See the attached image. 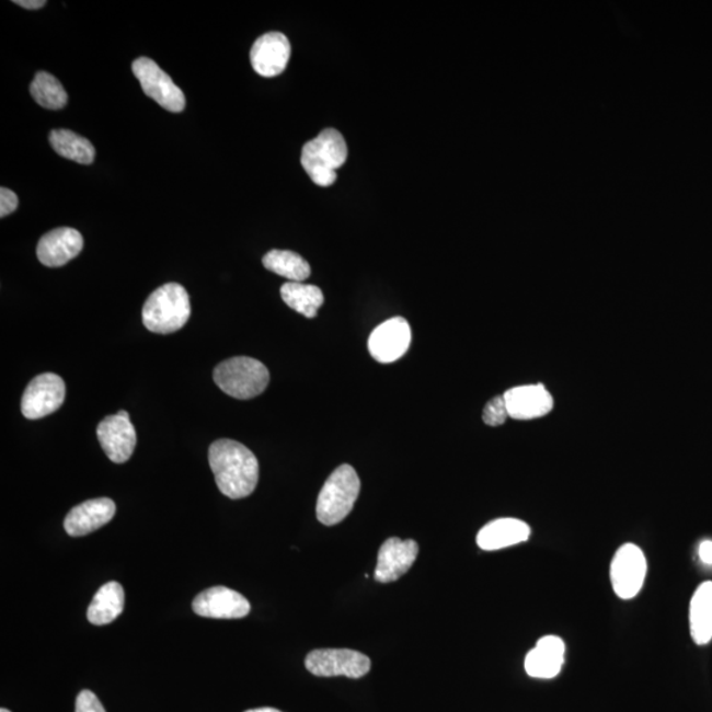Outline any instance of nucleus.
<instances>
[{"label": "nucleus", "instance_id": "obj_10", "mask_svg": "<svg viewBox=\"0 0 712 712\" xmlns=\"http://www.w3.org/2000/svg\"><path fill=\"white\" fill-rule=\"evenodd\" d=\"M411 340L410 323L401 317H394L374 330L368 340V349L379 364H393L403 358L411 346Z\"/></svg>", "mask_w": 712, "mask_h": 712}, {"label": "nucleus", "instance_id": "obj_29", "mask_svg": "<svg viewBox=\"0 0 712 712\" xmlns=\"http://www.w3.org/2000/svg\"><path fill=\"white\" fill-rule=\"evenodd\" d=\"M699 559H701L705 565H712V541H703L701 546H699Z\"/></svg>", "mask_w": 712, "mask_h": 712}, {"label": "nucleus", "instance_id": "obj_1", "mask_svg": "<svg viewBox=\"0 0 712 712\" xmlns=\"http://www.w3.org/2000/svg\"><path fill=\"white\" fill-rule=\"evenodd\" d=\"M209 464L219 491L230 498L248 497L259 482L254 452L234 439H218L209 449Z\"/></svg>", "mask_w": 712, "mask_h": 712}, {"label": "nucleus", "instance_id": "obj_12", "mask_svg": "<svg viewBox=\"0 0 712 712\" xmlns=\"http://www.w3.org/2000/svg\"><path fill=\"white\" fill-rule=\"evenodd\" d=\"M420 552L418 543L414 540H400L391 537L381 546L375 579L380 584H391L410 572Z\"/></svg>", "mask_w": 712, "mask_h": 712}, {"label": "nucleus", "instance_id": "obj_17", "mask_svg": "<svg viewBox=\"0 0 712 712\" xmlns=\"http://www.w3.org/2000/svg\"><path fill=\"white\" fill-rule=\"evenodd\" d=\"M509 417L515 420H535L552 412V394L542 384L515 387L503 394Z\"/></svg>", "mask_w": 712, "mask_h": 712}, {"label": "nucleus", "instance_id": "obj_2", "mask_svg": "<svg viewBox=\"0 0 712 712\" xmlns=\"http://www.w3.org/2000/svg\"><path fill=\"white\" fill-rule=\"evenodd\" d=\"M191 299L183 285L170 283L158 288L142 307L141 319L152 333L172 334L190 321Z\"/></svg>", "mask_w": 712, "mask_h": 712}, {"label": "nucleus", "instance_id": "obj_6", "mask_svg": "<svg viewBox=\"0 0 712 712\" xmlns=\"http://www.w3.org/2000/svg\"><path fill=\"white\" fill-rule=\"evenodd\" d=\"M133 71L145 92L161 107L171 113H181L186 106L185 95L170 76L148 57H140L133 64Z\"/></svg>", "mask_w": 712, "mask_h": 712}, {"label": "nucleus", "instance_id": "obj_26", "mask_svg": "<svg viewBox=\"0 0 712 712\" xmlns=\"http://www.w3.org/2000/svg\"><path fill=\"white\" fill-rule=\"evenodd\" d=\"M509 417L506 400L504 397H496L484 406L483 421L489 426H501Z\"/></svg>", "mask_w": 712, "mask_h": 712}, {"label": "nucleus", "instance_id": "obj_31", "mask_svg": "<svg viewBox=\"0 0 712 712\" xmlns=\"http://www.w3.org/2000/svg\"><path fill=\"white\" fill-rule=\"evenodd\" d=\"M245 712H282L280 710L272 709V708H262V709H254V710H249Z\"/></svg>", "mask_w": 712, "mask_h": 712}, {"label": "nucleus", "instance_id": "obj_28", "mask_svg": "<svg viewBox=\"0 0 712 712\" xmlns=\"http://www.w3.org/2000/svg\"><path fill=\"white\" fill-rule=\"evenodd\" d=\"M19 199L14 192L2 187L0 190V217L4 218L10 216L18 209Z\"/></svg>", "mask_w": 712, "mask_h": 712}, {"label": "nucleus", "instance_id": "obj_30", "mask_svg": "<svg viewBox=\"0 0 712 712\" xmlns=\"http://www.w3.org/2000/svg\"><path fill=\"white\" fill-rule=\"evenodd\" d=\"M14 3L27 10L43 9L44 5L47 4V2H44V0H18V2Z\"/></svg>", "mask_w": 712, "mask_h": 712}, {"label": "nucleus", "instance_id": "obj_3", "mask_svg": "<svg viewBox=\"0 0 712 712\" xmlns=\"http://www.w3.org/2000/svg\"><path fill=\"white\" fill-rule=\"evenodd\" d=\"M347 145L340 131L326 128L302 148L301 164L309 177L319 186L335 183L336 170L346 163Z\"/></svg>", "mask_w": 712, "mask_h": 712}, {"label": "nucleus", "instance_id": "obj_4", "mask_svg": "<svg viewBox=\"0 0 712 712\" xmlns=\"http://www.w3.org/2000/svg\"><path fill=\"white\" fill-rule=\"evenodd\" d=\"M360 492V479L349 464H342L329 476L317 501V519L336 526L352 513Z\"/></svg>", "mask_w": 712, "mask_h": 712}, {"label": "nucleus", "instance_id": "obj_7", "mask_svg": "<svg viewBox=\"0 0 712 712\" xmlns=\"http://www.w3.org/2000/svg\"><path fill=\"white\" fill-rule=\"evenodd\" d=\"M307 669L315 677L361 678L371 670V659L352 650H317L306 658Z\"/></svg>", "mask_w": 712, "mask_h": 712}, {"label": "nucleus", "instance_id": "obj_23", "mask_svg": "<svg viewBox=\"0 0 712 712\" xmlns=\"http://www.w3.org/2000/svg\"><path fill=\"white\" fill-rule=\"evenodd\" d=\"M280 294L290 309L307 319H314L325 301L322 290L315 285L290 282L283 285Z\"/></svg>", "mask_w": 712, "mask_h": 712}, {"label": "nucleus", "instance_id": "obj_32", "mask_svg": "<svg viewBox=\"0 0 712 712\" xmlns=\"http://www.w3.org/2000/svg\"><path fill=\"white\" fill-rule=\"evenodd\" d=\"M118 414L122 417L129 418V414L126 411H119Z\"/></svg>", "mask_w": 712, "mask_h": 712}, {"label": "nucleus", "instance_id": "obj_14", "mask_svg": "<svg viewBox=\"0 0 712 712\" xmlns=\"http://www.w3.org/2000/svg\"><path fill=\"white\" fill-rule=\"evenodd\" d=\"M290 43L280 32H269L252 45L250 58L252 68L263 77L282 74L289 62Z\"/></svg>", "mask_w": 712, "mask_h": 712}, {"label": "nucleus", "instance_id": "obj_27", "mask_svg": "<svg viewBox=\"0 0 712 712\" xmlns=\"http://www.w3.org/2000/svg\"><path fill=\"white\" fill-rule=\"evenodd\" d=\"M76 712H106L93 691L82 690L77 697Z\"/></svg>", "mask_w": 712, "mask_h": 712}, {"label": "nucleus", "instance_id": "obj_11", "mask_svg": "<svg viewBox=\"0 0 712 712\" xmlns=\"http://www.w3.org/2000/svg\"><path fill=\"white\" fill-rule=\"evenodd\" d=\"M193 611L203 618L242 619L250 613L251 605L242 594L217 586L197 595L193 600Z\"/></svg>", "mask_w": 712, "mask_h": 712}, {"label": "nucleus", "instance_id": "obj_13", "mask_svg": "<svg viewBox=\"0 0 712 712\" xmlns=\"http://www.w3.org/2000/svg\"><path fill=\"white\" fill-rule=\"evenodd\" d=\"M96 436L110 461L126 463L133 457L136 446L135 427L129 421L115 414L101 421Z\"/></svg>", "mask_w": 712, "mask_h": 712}, {"label": "nucleus", "instance_id": "obj_25", "mask_svg": "<svg viewBox=\"0 0 712 712\" xmlns=\"http://www.w3.org/2000/svg\"><path fill=\"white\" fill-rule=\"evenodd\" d=\"M31 94L38 105L49 110H61L68 103V94L61 82L47 71H38L31 83Z\"/></svg>", "mask_w": 712, "mask_h": 712}, {"label": "nucleus", "instance_id": "obj_20", "mask_svg": "<svg viewBox=\"0 0 712 712\" xmlns=\"http://www.w3.org/2000/svg\"><path fill=\"white\" fill-rule=\"evenodd\" d=\"M125 608V590L118 582H108L94 595L89 606L88 619L94 625L113 623Z\"/></svg>", "mask_w": 712, "mask_h": 712}, {"label": "nucleus", "instance_id": "obj_5", "mask_svg": "<svg viewBox=\"0 0 712 712\" xmlns=\"http://www.w3.org/2000/svg\"><path fill=\"white\" fill-rule=\"evenodd\" d=\"M214 381L229 397L250 400L259 397L269 384V371L262 361L249 356H236L214 370Z\"/></svg>", "mask_w": 712, "mask_h": 712}, {"label": "nucleus", "instance_id": "obj_16", "mask_svg": "<svg viewBox=\"0 0 712 712\" xmlns=\"http://www.w3.org/2000/svg\"><path fill=\"white\" fill-rule=\"evenodd\" d=\"M83 238L80 231L58 228L45 234L37 244L36 254L42 264L50 268L62 267L81 254Z\"/></svg>", "mask_w": 712, "mask_h": 712}, {"label": "nucleus", "instance_id": "obj_18", "mask_svg": "<svg viewBox=\"0 0 712 712\" xmlns=\"http://www.w3.org/2000/svg\"><path fill=\"white\" fill-rule=\"evenodd\" d=\"M566 646L559 636H546L537 641L532 651L526 657L528 676L550 679L560 675L565 663Z\"/></svg>", "mask_w": 712, "mask_h": 712}, {"label": "nucleus", "instance_id": "obj_22", "mask_svg": "<svg viewBox=\"0 0 712 712\" xmlns=\"http://www.w3.org/2000/svg\"><path fill=\"white\" fill-rule=\"evenodd\" d=\"M50 146L65 159L76 163L89 165L95 158V148L83 136L69 131V129H54L49 135Z\"/></svg>", "mask_w": 712, "mask_h": 712}, {"label": "nucleus", "instance_id": "obj_15", "mask_svg": "<svg viewBox=\"0 0 712 712\" xmlns=\"http://www.w3.org/2000/svg\"><path fill=\"white\" fill-rule=\"evenodd\" d=\"M116 513L112 498H93L79 504L65 517L64 528L71 537H82L95 532L114 519Z\"/></svg>", "mask_w": 712, "mask_h": 712}, {"label": "nucleus", "instance_id": "obj_9", "mask_svg": "<svg viewBox=\"0 0 712 712\" xmlns=\"http://www.w3.org/2000/svg\"><path fill=\"white\" fill-rule=\"evenodd\" d=\"M64 380L56 374H42L25 388L22 399V413L25 418L38 420L60 410L64 404Z\"/></svg>", "mask_w": 712, "mask_h": 712}, {"label": "nucleus", "instance_id": "obj_33", "mask_svg": "<svg viewBox=\"0 0 712 712\" xmlns=\"http://www.w3.org/2000/svg\"><path fill=\"white\" fill-rule=\"evenodd\" d=\"M0 712H11V711L8 710V709H2V710H0Z\"/></svg>", "mask_w": 712, "mask_h": 712}, {"label": "nucleus", "instance_id": "obj_19", "mask_svg": "<svg viewBox=\"0 0 712 712\" xmlns=\"http://www.w3.org/2000/svg\"><path fill=\"white\" fill-rule=\"evenodd\" d=\"M530 528L527 522L517 519H497L484 526L476 536L478 547L494 552L528 541Z\"/></svg>", "mask_w": 712, "mask_h": 712}, {"label": "nucleus", "instance_id": "obj_8", "mask_svg": "<svg viewBox=\"0 0 712 712\" xmlns=\"http://www.w3.org/2000/svg\"><path fill=\"white\" fill-rule=\"evenodd\" d=\"M646 570L648 565L643 550L633 543L620 547L613 555L610 570L615 594L624 600L636 597L644 586Z\"/></svg>", "mask_w": 712, "mask_h": 712}, {"label": "nucleus", "instance_id": "obj_21", "mask_svg": "<svg viewBox=\"0 0 712 712\" xmlns=\"http://www.w3.org/2000/svg\"><path fill=\"white\" fill-rule=\"evenodd\" d=\"M690 631L698 645L709 644L712 640V582H704L692 595Z\"/></svg>", "mask_w": 712, "mask_h": 712}, {"label": "nucleus", "instance_id": "obj_24", "mask_svg": "<svg viewBox=\"0 0 712 712\" xmlns=\"http://www.w3.org/2000/svg\"><path fill=\"white\" fill-rule=\"evenodd\" d=\"M264 267L294 283L307 280L310 276V265L294 251L272 250L263 257Z\"/></svg>", "mask_w": 712, "mask_h": 712}]
</instances>
